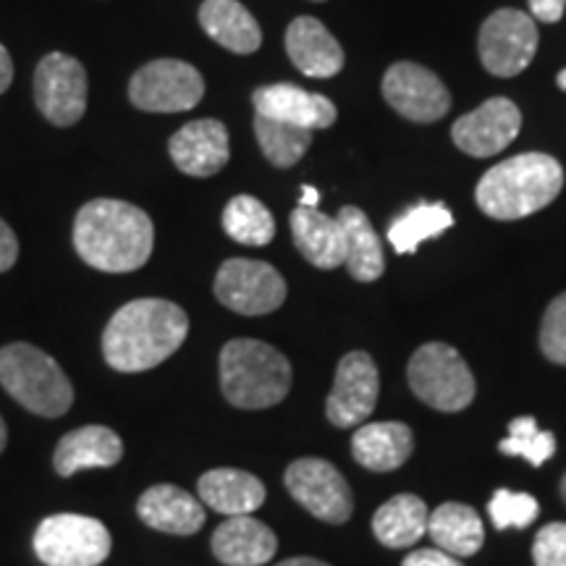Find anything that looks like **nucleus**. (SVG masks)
Returning a JSON list of instances; mask_svg holds the SVG:
<instances>
[{"label":"nucleus","instance_id":"nucleus-1","mask_svg":"<svg viewBox=\"0 0 566 566\" xmlns=\"http://www.w3.org/2000/svg\"><path fill=\"white\" fill-rule=\"evenodd\" d=\"M189 317L176 302L134 300L116 310L103 331V357L118 373H145L187 342Z\"/></svg>","mask_w":566,"mask_h":566},{"label":"nucleus","instance_id":"nucleus-2","mask_svg":"<svg viewBox=\"0 0 566 566\" xmlns=\"http://www.w3.org/2000/svg\"><path fill=\"white\" fill-rule=\"evenodd\" d=\"M153 244V221L137 205L124 200H92L76 212V254L95 271H139L150 260Z\"/></svg>","mask_w":566,"mask_h":566},{"label":"nucleus","instance_id":"nucleus-3","mask_svg":"<svg viewBox=\"0 0 566 566\" xmlns=\"http://www.w3.org/2000/svg\"><path fill=\"white\" fill-rule=\"evenodd\" d=\"M564 171L546 153H522L493 166L478 184L475 200L495 221H520L551 205L562 192Z\"/></svg>","mask_w":566,"mask_h":566},{"label":"nucleus","instance_id":"nucleus-4","mask_svg":"<svg viewBox=\"0 0 566 566\" xmlns=\"http://www.w3.org/2000/svg\"><path fill=\"white\" fill-rule=\"evenodd\" d=\"M221 391L237 409H268L292 391V365L275 346L233 338L221 349Z\"/></svg>","mask_w":566,"mask_h":566},{"label":"nucleus","instance_id":"nucleus-5","mask_svg":"<svg viewBox=\"0 0 566 566\" xmlns=\"http://www.w3.org/2000/svg\"><path fill=\"white\" fill-rule=\"evenodd\" d=\"M0 386L27 412L63 417L74 405V386L48 352L17 342L0 349Z\"/></svg>","mask_w":566,"mask_h":566},{"label":"nucleus","instance_id":"nucleus-6","mask_svg":"<svg viewBox=\"0 0 566 566\" xmlns=\"http://www.w3.org/2000/svg\"><path fill=\"white\" fill-rule=\"evenodd\" d=\"M409 388L438 412H462L475 399V375L454 346L430 342L412 354L407 367Z\"/></svg>","mask_w":566,"mask_h":566},{"label":"nucleus","instance_id":"nucleus-7","mask_svg":"<svg viewBox=\"0 0 566 566\" xmlns=\"http://www.w3.org/2000/svg\"><path fill=\"white\" fill-rule=\"evenodd\" d=\"M111 546L108 527L95 516L53 514L34 530V554L45 566H101Z\"/></svg>","mask_w":566,"mask_h":566},{"label":"nucleus","instance_id":"nucleus-8","mask_svg":"<svg viewBox=\"0 0 566 566\" xmlns=\"http://www.w3.org/2000/svg\"><path fill=\"white\" fill-rule=\"evenodd\" d=\"M205 95V80L192 63L158 59L142 66L129 82V97L139 111L181 113L192 111Z\"/></svg>","mask_w":566,"mask_h":566},{"label":"nucleus","instance_id":"nucleus-9","mask_svg":"<svg viewBox=\"0 0 566 566\" xmlns=\"http://www.w3.org/2000/svg\"><path fill=\"white\" fill-rule=\"evenodd\" d=\"M216 296L239 315H268L286 302V281L273 265L260 260L231 258L218 268Z\"/></svg>","mask_w":566,"mask_h":566},{"label":"nucleus","instance_id":"nucleus-10","mask_svg":"<svg viewBox=\"0 0 566 566\" xmlns=\"http://www.w3.org/2000/svg\"><path fill=\"white\" fill-rule=\"evenodd\" d=\"M286 491L315 520L328 525H344L354 512V495L346 478L334 464L317 457H304L289 464L283 475Z\"/></svg>","mask_w":566,"mask_h":566},{"label":"nucleus","instance_id":"nucleus-11","mask_svg":"<svg viewBox=\"0 0 566 566\" xmlns=\"http://www.w3.org/2000/svg\"><path fill=\"white\" fill-rule=\"evenodd\" d=\"M480 61L493 76L522 74L535 59L537 27L535 19L516 9H501L485 19L480 30Z\"/></svg>","mask_w":566,"mask_h":566},{"label":"nucleus","instance_id":"nucleus-12","mask_svg":"<svg viewBox=\"0 0 566 566\" xmlns=\"http://www.w3.org/2000/svg\"><path fill=\"white\" fill-rule=\"evenodd\" d=\"M34 101L48 122L74 126L87 111V71L66 53H51L34 71Z\"/></svg>","mask_w":566,"mask_h":566},{"label":"nucleus","instance_id":"nucleus-13","mask_svg":"<svg viewBox=\"0 0 566 566\" xmlns=\"http://www.w3.org/2000/svg\"><path fill=\"white\" fill-rule=\"evenodd\" d=\"M384 97L388 105L415 124H433L451 108L446 84L420 63H394L384 76Z\"/></svg>","mask_w":566,"mask_h":566},{"label":"nucleus","instance_id":"nucleus-14","mask_svg":"<svg viewBox=\"0 0 566 566\" xmlns=\"http://www.w3.org/2000/svg\"><path fill=\"white\" fill-rule=\"evenodd\" d=\"M378 394L380 375L370 354L349 352L336 367L334 391L325 401V415L336 428H354L373 415Z\"/></svg>","mask_w":566,"mask_h":566},{"label":"nucleus","instance_id":"nucleus-15","mask_svg":"<svg viewBox=\"0 0 566 566\" xmlns=\"http://www.w3.org/2000/svg\"><path fill=\"white\" fill-rule=\"evenodd\" d=\"M522 129V113L509 97H491L459 118L451 129L454 145L472 158H491L512 145Z\"/></svg>","mask_w":566,"mask_h":566},{"label":"nucleus","instance_id":"nucleus-16","mask_svg":"<svg viewBox=\"0 0 566 566\" xmlns=\"http://www.w3.org/2000/svg\"><path fill=\"white\" fill-rule=\"evenodd\" d=\"M168 153L181 174L208 179V176L223 171L231 158L229 132L216 118H200L174 134L168 142Z\"/></svg>","mask_w":566,"mask_h":566},{"label":"nucleus","instance_id":"nucleus-17","mask_svg":"<svg viewBox=\"0 0 566 566\" xmlns=\"http://www.w3.org/2000/svg\"><path fill=\"white\" fill-rule=\"evenodd\" d=\"M252 103L260 116L302 126L310 132L328 129L331 124H336L338 116L336 105L328 97L294 87V84H268V87L254 90Z\"/></svg>","mask_w":566,"mask_h":566},{"label":"nucleus","instance_id":"nucleus-18","mask_svg":"<svg viewBox=\"0 0 566 566\" xmlns=\"http://www.w3.org/2000/svg\"><path fill=\"white\" fill-rule=\"evenodd\" d=\"M212 556L226 566H263L279 551V537L252 514L226 516L210 541Z\"/></svg>","mask_w":566,"mask_h":566},{"label":"nucleus","instance_id":"nucleus-19","mask_svg":"<svg viewBox=\"0 0 566 566\" xmlns=\"http://www.w3.org/2000/svg\"><path fill=\"white\" fill-rule=\"evenodd\" d=\"M124 459V441L105 424H84L66 433L55 446L53 467L61 478H74L82 470L116 467Z\"/></svg>","mask_w":566,"mask_h":566},{"label":"nucleus","instance_id":"nucleus-20","mask_svg":"<svg viewBox=\"0 0 566 566\" xmlns=\"http://www.w3.org/2000/svg\"><path fill=\"white\" fill-rule=\"evenodd\" d=\"M137 514L147 527L166 535H195L205 525V506L179 485L147 488L137 501Z\"/></svg>","mask_w":566,"mask_h":566},{"label":"nucleus","instance_id":"nucleus-21","mask_svg":"<svg viewBox=\"0 0 566 566\" xmlns=\"http://www.w3.org/2000/svg\"><path fill=\"white\" fill-rule=\"evenodd\" d=\"M286 53L304 76L331 80L344 69V51L321 19L300 17L286 30Z\"/></svg>","mask_w":566,"mask_h":566},{"label":"nucleus","instance_id":"nucleus-22","mask_svg":"<svg viewBox=\"0 0 566 566\" xmlns=\"http://www.w3.org/2000/svg\"><path fill=\"white\" fill-rule=\"evenodd\" d=\"M292 237L302 258L321 271H334L346 263V237L338 218L325 216L317 208H296L292 212Z\"/></svg>","mask_w":566,"mask_h":566},{"label":"nucleus","instance_id":"nucleus-23","mask_svg":"<svg viewBox=\"0 0 566 566\" xmlns=\"http://www.w3.org/2000/svg\"><path fill=\"white\" fill-rule=\"evenodd\" d=\"M202 504L223 516H242L258 512L265 504L263 480L250 475L233 467H218V470L205 472L197 483Z\"/></svg>","mask_w":566,"mask_h":566},{"label":"nucleus","instance_id":"nucleus-24","mask_svg":"<svg viewBox=\"0 0 566 566\" xmlns=\"http://www.w3.org/2000/svg\"><path fill=\"white\" fill-rule=\"evenodd\" d=\"M415 436L405 422L359 424L352 438V454L365 470L394 472L412 457Z\"/></svg>","mask_w":566,"mask_h":566},{"label":"nucleus","instance_id":"nucleus-25","mask_svg":"<svg viewBox=\"0 0 566 566\" xmlns=\"http://www.w3.org/2000/svg\"><path fill=\"white\" fill-rule=\"evenodd\" d=\"M200 24L210 40L231 53L250 55L263 45L258 19L239 0H205L200 6Z\"/></svg>","mask_w":566,"mask_h":566},{"label":"nucleus","instance_id":"nucleus-26","mask_svg":"<svg viewBox=\"0 0 566 566\" xmlns=\"http://www.w3.org/2000/svg\"><path fill=\"white\" fill-rule=\"evenodd\" d=\"M428 535L433 537L438 548L457 558L475 556L485 543V530L480 514L472 506L457 504V501L441 504L430 514Z\"/></svg>","mask_w":566,"mask_h":566},{"label":"nucleus","instance_id":"nucleus-27","mask_svg":"<svg viewBox=\"0 0 566 566\" xmlns=\"http://www.w3.org/2000/svg\"><path fill=\"white\" fill-rule=\"evenodd\" d=\"M338 223H342L346 237V271L354 281H378L384 275L386 260L384 247H380L378 233H375L370 218L359 208H342L338 212Z\"/></svg>","mask_w":566,"mask_h":566},{"label":"nucleus","instance_id":"nucleus-28","mask_svg":"<svg viewBox=\"0 0 566 566\" xmlns=\"http://www.w3.org/2000/svg\"><path fill=\"white\" fill-rule=\"evenodd\" d=\"M430 512L422 499L412 493H399L388 499L373 516V533L386 548H407L420 543L428 533Z\"/></svg>","mask_w":566,"mask_h":566},{"label":"nucleus","instance_id":"nucleus-29","mask_svg":"<svg viewBox=\"0 0 566 566\" xmlns=\"http://www.w3.org/2000/svg\"><path fill=\"white\" fill-rule=\"evenodd\" d=\"M451 226L454 216L443 202H420L396 218L388 229V242L399 254H412L422 242L441 237Z\"/></svg>","mask_w":566,"mask_h":566},{"label":"nucleus","instance_id":"nucleus-30","mask_svg":"<svg viewBox=\"0 0 566 566\" xmlns=\"http://www.w3.org/2000/svg\"><path fill=\"white\" fill-rule=\"evenodd\" d=\"M223 231L239 244L265 247L275 237V218L258 197L237 195L223 210Z\"/></svg>","mask_w":566,"mask_h":566},{"label":"nucleus","instance_id":"nucleus-31","mask_svg":"<svg viewBox=\"0 0 566 566\" xmlns=\"http://www.w3.org/2000/svg\"><path fill=\"white\" fill-rule=\"evenodd\" d=\"M254 134H258L260 150L273 166L289 168L304 158V153L313 145V132L302 126L275 122L268 116H254Z\"/></svg>","mask_w":566,"mask_h":566},{"label":"nucleus","instance_id":"nucleus-32","mask_svg":"<svg viewBox=\"0 0 566 566\" xmlns=\"http://www.w3.org/2000/svg\"><path fill=\"white\" fill-rule=\"evenodd\" d=\"M499 451L506 457H525L533 467H541L556 454V436L537 428L535 417H516L509 422V436L499 443Z\"/></svg>","mask_w":566,"mask_h":566},{"label":"nucleus","instance_id":"nucleus-33","mask_svg":"<svg viewBox=\"0 0 566 566\" xmlns=\"http://www.w3.org/2000/svg\"><path fill=\"white\" fill-rule=\"evenodd\" d=\"M488 514H491L493 525L499 530H506V527L525 530L537 520L541 506H537L535 495L514 493V491H506V488H499V491L493 493L491 504H488Z\"/></svg>","mask_w":566,"mask_h":566},{"label":"nucleus","instance_id":"nucleus-34","mask_svg":"<svg viewBox=\"0 0 566 566\" xmlns=\"http://www.w3.org/2000/svg\"><path fill=\"white\" fill-rule=\"evenodd\" d=\"M541 352L551 363L566 365V292L558 294L543 315Z\"/></svg>","mask_w":566,"mask_h":566},{"label":"nucleus","instance_id":"nucleus-35","mask_svg":"<svg viewBox=\"0 0 566 566\" xmlns=\"http://www.w3.org/2000/svg\"><path fill=\"white\" fill-rule=\"evenodd\" d=\"M535 566H566V522H551L535 535Z\"/></svg>","mask_w":566,"mask_h":566},{"label":"nucleus","instance_id":"nucleus-36","mask_svg":"<svg viewBox=\"0 0 566 566\" xmlns=\"http://www.w3.org/2000/svg\"><path fill=\"white\" fill-rule=\"evenodd\" d=\"M401 566H462V562L441 548H420L412 551Z\"/></svg>","mask_w":566,"mask_h":566},{"label":"nucleus","instance_id":"nucleus-37","mask_svg":"<svg viewBox=\"0 0 566 566\" xmlns=\"http://www.w3.org/2000/svg\"><path fill=\"white\" fill-rule=\"evenodd\" d=\"M19 260V239L9 223L0 218V273L11 271Z\"/></svg>","mask_w":566,"mask_h":566},{"label":"nucleus","instance_id":"nucleus-38","mask_svg":"<svg viewBox=\"0 0 566 566\" xmlns=\"http://www.w3.org/2000/svg\"><path fill=\"white\" fill-rule=\"evenodd\" d=\"M527 3L530 11H533V19L546 21V24H556L566 11V0H527Z\"/></svg>","mask_w":566,"mask_h":566},{"label":"nucleus","instance_id":"nucleus-39","mask_svg":"<svg viewBox=\"0 0 566 566\" xmlns=\"http://www.w3.org/2000/svg\"><path fill=\"white\" fill-rule=\"evenodd\" d=\"M11 82H13V61L9 51H6L3 42H0V95L11 87Z\"/></svg>","mask_w":566,"mask_h":566},{"label":"nucleus","instance_id":"nucleus-40","mask_svg":"<svg viewBox=\"0 0 566 566\" xmlns=\"http://www.w3.org/2000/svg\"><path fill=\"white\" fill-rule=\"evenodd\" d=\"M317 202H321V192L315 187H310V184H304L300 208H317Z\"/></svg>","mask_w":566,"mask_h":566},{"label":"nucleus","instance_id":"nucleus-41","mask_svg":"<svg viewBox=\"0 0 566 566\" xmlns=\"http://www.w3.org/2000/svg\"><path fill=\"white\" fill-rule=\"evenodd\" d=\"M275 566H331L321 562V558H310V556H296V558H286V562L275 564Z\"/></svg>","mask_w":566,"mask_h":566},{"label":"nucleus","instance_id":"nucleus-42","mask_svg":"<svg viewBox=\"0 0 566 566\" xmlns=\"http://www.w3.org/2000/svg\"><path fill=\"white\" fill-rule=\"evenodd\" d=\"M6 443H9V428H6L3 417H0V454L6 451Z\"/></svg>","mask_w":566,"mask_h":566},{"label":"nucleus","instance_id":"nucleus-43","mask_svg":"<svg viewBox=\"0 0 566 566\" xmlns=\"http://www.w3.org/2000/svg\"><path fill=\"white\" fill-rule=\"evenodd\" d=\"M556 82H558V87H562V90L566 92V69L562 71V74H558V80H556Z\"/></svg>","mask_w":566,"mask_h":566},{"label":"nucleus","instance_id":"nucleus-44","mask_svg":"<svg viewBox=\"0 0 566 566\" xmlns=\"http://www.w3.org/2000/svg\"><path fill=\"white\" fill-rule=\"evenodd\" d=\"M562 499L566 501V475H564V480H562Z\"/></svg>","mask_w":566,"mask_h":566}]
</instances>
